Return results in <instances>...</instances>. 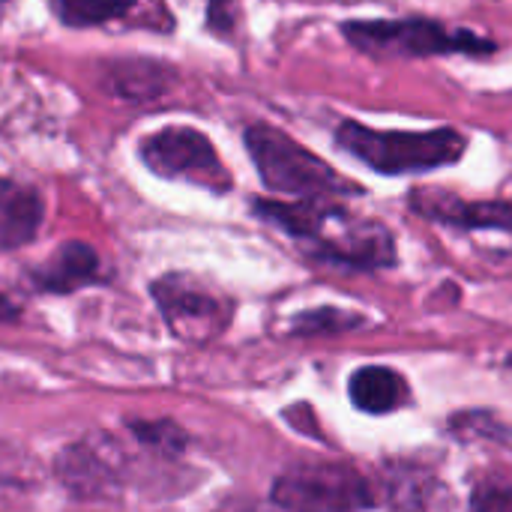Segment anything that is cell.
I'll return each mask as SVG.
<instances>
[{"instance_id": "6da1fadb", "label": "cell", "mask_w": 512, "mask_h": 512, "mask_svg": "<svg viewBox=\"0 0 512 512\" xmlns=\"http://www.w3.org/2000/svg\"><path fill=\"white\" fill-rule=\"evenodd\" d=\"M252 210L258 219L309 246V255L327 264H339L348 270H381L396 264L393 234L381 222L360 219L336 204L255 198Z\"/></svg>"}, {"instance_id": "7a4b0ae2", "label": "cell", "mask_w": 512, "mask_h": 512, "mask_svg": "<svg viewBox=\"0 0 512 512\" xmlns=\"http://www.w3.org/2000/svg\"><path fill=\"white\" fill-rule=\"evenodd\" d=\"M246 150L267 189L291 195L297 201H327L345 195H363V186L342 177L330 162L294 141L288 132L270 123H252L243 132Z\"/></svg>"}, {"instance_id": "3957f363", "label": "cell", "mask_w": 512, "mask_h": 512, "mask_svg": "<svg viewBox=\"0 0 512 512\" xmlns=\"http://www.w3.org/2000/svg\"><path fill=\"white\" fill-rule=\"evenodd\" d=\"M336 144L378 174H420L453 165L465 156L468 138L456 129L381 132L357 120L336 126Z\"/></svg>"}, {"instance_id": "277c9868", "label": "cell", "mask_w": 512, "mask_h": 512, "mask_svg": "<svg viewBox=\"0 0 512 512\" xmlns=\"http://www.w3.org/2000/svg\"><path fill=\"white\" fill-rule=\"evenodd\" d=\"M342 36L375 57H435V54H492L498 45L468 27H450L432 18H375L348 21Z\"/></svg>"}, {"instance_id": "5b68a950", "label": "cell", "mask_w": 512, "mask_h": 512, "mask_svg": "<svg viewBox=\"0 0 512 512\" xmlns=\"http://www.w3.org/2000/svg\"><path fill=\"white\" fill-rule=\"evenodd\" d=\"M273 504L288 512H363L375 495L351 465H297L273 483Z\"/></svg>"}, {"instance_id": "8992f818", "label": "cell", "mask_w": 512, "mask_h": 512, "mask_svg": "<svg viewBox=\"0 0 512 512\" xmlns=\"http://www.w3.org/2000/svg\"><path fill=\"white\" fill-rule=\"evenodd\" d=\"M168 330L186 345H210L231 321V303L186 273H168L150 285Z\"/></svg>"}, {"instance_id": "52a82bcc", "label": "cell", "mask_w": 512, "mask_h": 512, "mask_svg": "<svg viewBox=\"0 0 512 512\" xmlns=\"http://www.w3.org/2000/svg\"><path fill=\"white\" fill-rule=\"evenodd\" d=\"M144 165L168 180H189L213 192L231 189V174L222 165L210 138L192 126H165L141 141Z\"/></svg>"}, {"instance_id": "ba28073f", "label": "cell", "mask_w": 512, "mask_h": 512, "mask_svg": "<svg viewBox=\"0 0 512 512\" xmlns=\"http://www.w3.org/2000/svg\"><path fill=\"white\" fill-rule=\"evenodd\" d=\"M414 213L444 222L453 228H492V231H512V204L510 201H465L453 192L441 189H417L411 195Z\"/></svg>"}, {"instance_id": "9c48e42d", "label": "cell", "mask_w": 512, "mask_h": 512, "mask_svg": "<svg viewBox=\"0 0 512 512\" xmlns=\"http://www.w3.org/2000/svg\"><path fill=\"white\" fill-rule=\"evenodd\" d=\"M99 255L90 243H81V240H69L63 246H57V252L42 264L36 267L30 276H33V285L39 291H48V294H72V291H81L93 282L102 279L99 273Z\"/></svg>"}, {"instance_id": "30bf717a", "label": "cell", "mask_w": 512, "mask_h": 512, "mask_svg": "<svg viewBox=\"0 0 512 512\" xmlns=\"http://www.w3.org/2000/svg\"><path fill=\"white\" fill-rule=\"evenodd\" d=\"M57 480L63 489L78 501H102L117 492V474L114 468L90 447V444H72L57 456Z\"/></svg>"}, {"instance_id": "8fae6325", "label": "cell", "mask_w": 512, "mask_h": 512, "mask_svg": "<svg viewBox=\"0 0 512 512\" xmlns=\"http://www.w3.org/2000/svg\"><path fill=\"white\" fill-rule=\"evenodd\" d=\"M42 198L36 189L0 180V252L27 246L42 225Z\"/></svg>"}, {"instance_id": "7c38bea8", "label": "cell", "mask_w": 512, "mask_h": 512, "mask_svg": "<svg viewBox=\"0 0 512 512\" xmlns=\"http://www.w3.org/2000/svg\"><path fill=\"white\" fill-rule=\"evenodd\" d=\"M351 402L366 414H390L408 402V384L387 366H363L351 375Z\"/></svg>"}, {"instance_id": "4fadbf2b", "label": "cell", "mask_w": 512, "mask_h": 512, "mask_svg": "<svg viewBox=\"0 0 512 512\" xmlns=\"http://www.w3.org/2000/svg\"><path fill=\"white\" fill-rule=\"evenodd\" d=\"M135 3L138 0H51V12L66 27H99L129 15Z\"/></svg>"}, {"instance_id": "5bb4252c", "label": "cell", "mask_w": 512, "mask_h": 512, "mask_svg": "<svg viewBox=\"0 0 512 512\" xmlns=\"http://www.w3.org/2000/svg\"><path fill=\"white\" fill-rule=\"evenodd\" d=\"M168 69V66H165ZM159 63H147V60H132V63H120L114 69V90L126 99H150V96H162V90L168 87V72Z\"/></svg>"}, {"instance_id": "9a60e30c", "label": "cell", "mask_w": 512, "mask_h": 512, "mask_svg": "<svg viewBox=\"0 0 512 512\" xmlns=\"http://www.w3.org/2000/svg\"><path fill=\"white\" fill-rule=\"evenodd\" d=\"M129 429H132V435H135L144 447H150V450H156V453H162V456H177V453H183L186 444H189V435H186L174 420H141V423L132 420Z\"/></svg>"}, {"instance_id": "2e32d148", "label": "cell", "mask_w": 512, "mask_h": 512, "mask_svg": "<svg viewBox=\"0 0 512 512\" xmlns=\"http://www.w3.org/2000/svg\"><path fill=\"white\" fill-rule=\"evenodd\" d=\"M363 324V315L354 312H342V309H312L294 318V333L300 336H318V333H342V330H354Z\"/></svg>"}, {"instance_id": "e0dca14e", "label": "cell", "mask_w": 512, "mask_h": 512, "mask_svg": "<svg viewBox=\"0 0 512 512\" xmlns=\"http://www.w3.org/2000/svg\"><path fill=\"white\" fill-rule=\"evenodd\" d=\"M474 512H512V483L507 480H489L480 483L471 495Z\"/></svg>"}, {"instance_id": "ac0fdd59", "label": "cell", "mask_w": 512, "mask_h": 512, "mask_svg": "<svg viewBox=\"0 0 512 512\" xmlns=\"http://www.w3.org/2000/svg\"><path fill=\"white\" fill-rule=\"evenodd\" d=\"M237 24V0H207V27L216 33H231Z\"/></svg>"}, {"instance_id": "d6986e66", "label": "cell", "mask_w": 512, "mask_h": 512, "mask_svg": "<svg viewBox=\"0 0 512 512\" xmlns=\"http://www.w3.org/2000/svg\"><path fill=\"white\" fill-rule=\"evenodd\" d=\"M18 315H21L18 306H15L9 297L0 294V324H12V321H18Z\"/></svg>"}, {"instance_id": "ffe728a7", "label": "cell", "mask_w": 512, "mask_h": 512, "mask_svg": "<svg viewBox=\"0 0 512 512\" xmlns=\"http://www.w3.org/2000/svg\"><path fill=\"white\" fill-rule=\"evenodd\" d=\"M3 6H6V0H0V15H3Z\"/></svg>"}]
</instances>
